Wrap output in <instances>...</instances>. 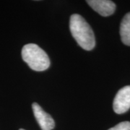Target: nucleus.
<instances>
[{"label":"nucleus","instance_id":"1","mask_svg":"<svg viewBox=\"0 0 130 130\" xmlns=\"http://www.w3.org/2000/svg\"><path fill=\"white\" fill-rule=\"evenodd\" d=\"M70 28L72 36L79 46L87 51L93 49L95 46L94 32L81 15L74 14L70 17Z\"/></svg>","mask_w":130,"mask_h":130},{"label":"nucleus","instance_id":"2","mask_svg":"<svg viewBox=\"0 0 130 130\" xmlns=\"http://www.w3.org/2000/svg\"><path fill=\"white\" fill-rule=\"evenodd\" d=\"M22 58L34 71H44L50 66V60L46 53L34 43L24 46L22 49Z\"/></svg>","mask_w":130,"mask_h":130},{"label":"nucleus","instance_id":"3","mask_svg":"<svg viewBox=\"0 0 130 130\" xmlns=\"http://www.w3.org/2000/svg\"><path fill=\"white\" fill-rule=\"evenodd\" d=\"M113 108L115 113L121 114L130 108V85L120 89L113 99Z\"/></svg>","mask_w":130,"mask_h":130},{"label":"nucleus","instance_id":"4","mask_svg":"<svg viewBox=\"0 0 130 130\" xmlns=\"http://www.w3.org/2000/svg\"><path fill=\"white\" fill-rule=\"evenodd\" d=\"M32 111L35 118L42 130H52L55 126V122L51 115L44 111L37 103H33Z\"/></svg>","mask_w":130,"mask_h":130},{"label":"nucleus","instance_id":"5","mask_svg":"<svg viewBox=\"0 0 130 130\" xmlns=\"http://www.w3.org/2000/svg\"><path fill=\"white\" fill-rule=\"evenodd\" d=\"M87 3L93 10L103 17L111 15L116 9V5L109 0H88Z\"/></svg>","mask_w":130,"mask_h":130},{"label":"nucleus","instance_id":"6","mask_svg":"<svg viewBox=\"0 0 130 130\" xmlns=\"http://www.w3.org/2000/svg\"><path fill=\"white\" fill-rule=\"evenodd\" d=\"M120 36L123 43L130 46V12L126 14L121 20Z\"/></svg>","mask_w":130,"mask_h":130},{"label":"nucleus","instance_id":"7","mask_svg":"<svg viewBox=\"0 0 130 130\" xmlns=\"http://www.w3.org/2000/svg\"><path fill=\"white\" fill-rule=\"evenodd\" d=\"M108 130H130V122L123 121Z\"/></svg>","mask_w":130,"mask_h":130},{"label":"nucleus","instance_id":"8","mask_svg":"<svg viewBox=\"0 0 130 130\" xmlns=\"http://www.w3.org/2000/svg\"><path fill=\"white\" fill-rule=\"evenodd\" d=\"M19 130H25V129H19Z\"/></svg>","mask_w":130,"mask_h":130}]
</instances>
